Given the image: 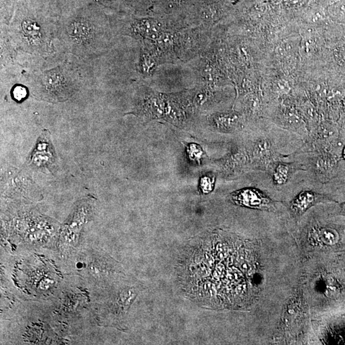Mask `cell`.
Returning <instances> with one entry per match:
<instances>
[{
  "instance_id": "5b68a950",
  "label": "cell",
  "mask_w": 345,
  "mask_h": 345,
  "mask_svg": "<svg viewBox=\"0 0 345 345\" xmlns=\"http://www.w3.org/2000/svg\"><path fill=\"white\" fill-rule=\"evenodd\" d=\"M196 0H156L152 15L186 26L185 20Z\"/></svg>"
},
{
  "instance_id": "8992f818",
  "label": "cell",
  "mask_w": 345,
  "mask_h": 345,
  "mask_svg": "<svg viewBox=\"0 0 345 345\" xmlns=\"http://www.w3.org/2000/svg\"><path fill=\"white\" fill-rule=\"evenodd\" d=\"M230 200L238 206L263 210L271 211L275 204L271 197L256 188H244L230 195Z\"/></svg>"
},
{
  "instance_id": "4fadbf2b",
  "label": "cell",
  "mask_w": 345,
  "mask_h": 345,
  "mask_svg": "<svg viewBox=\"0 0 345 345\" xmlns=\"http://www.w3.org/2000/svg\"><path fill=\"white\" fill-rule=\"evenodd\" d=\"M317 235L322 243L330 246L337 244L339 240V235L337 231L332 228H322L318 231Z\"/></svg>"
},
{
  "instance_id": "52a82bcc",
  "label": "cell",
  "mask_w": 345,
  "mask_h": 345,
  "mask_svg": "<svg viewBox=\"0 0 345 345\" xmlns=\"http://www.w3.org/2000/svg\"><path fill=\"white\" fill-rule=\"evenodd\" d=\"M106 5L126 13L151 12L156 0H103Z\"/></svg>"
},
{
  "instance_id": "8fae6325",
  "label": "cell",
  "mask_w": 345,
  "mask_h": 345,
  "mask_svg": "<svg viewBox=\"0 0 345 345\" xmlns=\"http://www.w3.org/2000/svg\"><path fill=\"white\" fill-rule=\"evenodd\" d=\"M294 167L289 163L278 162L274 163L272 169V177L274 185H285L291 178Z\"/></svg>"
},
{
  "instance_id": "ba28073f",
  "label": "cell",
  "mask_w": 345,
  "mask_h": 345,
  "mask_svg": "<svg viewBox=\"0 0 345 345\" xmlns=\"http://www.w3.org/2000/svg\"><path fill=\"white\" fill-rule=\"evenodd\" d=\"M322 195L313 190H304L297 195L290 203L293 214L301 215L317 204L323 201Z\"/></svg>"
},
{
  "instance_id": "3957f363",
  "label": "cell",
  "mask_w": 345,
  "mask_h": 345,
  "mask_svg": "<svg viewBox=\"0 0 345 345\" xmlns=\"http://www.w3.org/2000/svg\"><path fill=\"white\" fill-rule=\"evenodd\" d=\"M92 205L90 199H83L76 204L69 219L62 227L60 241L62 244H75L85 224L90 221Z\"/></svg>"
},
{
  "instance_id": "5bb4252c",
  "label": "cell",
  "mask_w": 345,
  "mask_h": 345,
  "mask_svg": "<svg viewBox=\"0 0 345 345\" xmlns=\"http://www.w3.org/2000/svg\"><path fill=\"white\" fill-rule=\"evenodd\" d=\"M187 152L190 160L196 162H199L203 156V150L199 145L196 144H190L188 147Z\"/></svg>"
},
{
  "instance_id": "d6986e66",
  "label": "cell",
  "mask_w": 345,
  "mask_h": 345,
  "mask_svg": "<svg viewBox=\"0 0 345 345\" xmlns=\"http://www.w3.org/2000/svg\"><path fill=\"white\" fill-rule=\"evenodd\" d=\"M343 157H344V158L345 160V148L344 149V151H343Z\"/></svg>"
},
{
  "instance_id": "ffe728a7",
  "label": "cell",
  "mask_w": 345,
  "mask_h": 345,
  "mask_svg": "<svg viewBox=\"0 0 345 345\" xmlns=\"http://www.w3.org/2000/svg\"><path fill=\"white\" fill-rule=\"evenodd\" d=\"M343 208H344V212L345 213V204L344 205V207H343Z\"/></svg>"
},
{
  "instance_id": "6da1fadb",
  "label": "cell",
  "mask_w": 345,
  "mask_h": 345,
  "mask_svg": "<svg viewBox=\"0 0 345 345\" xmlns=\"http://www.w3.org/2000/svg\"><path fill=\"white\" fill-rule=\"evenodd\" d=\"M74 255L72 271L98 287L110 285L115 276L122 274L118 263L103 251L83 249Z\"/></svg>"
},
{
  "instance_id": "7c38bea8",
  "label": "cell",
  "mask_w": 345,
  "mask_h": 345,
  "mask_svg": "<svg viewBox=\"0 0 345 345\" xmlns=\"http://www.w3.org/2000/svg\"><path fill=\"white\" fill-rule=\"evenodd\" d=\"M256 147L255 155L259 159L261 158L262 160L264 161L265 166L269 164L274 154L271 144L267 141H260Z\"/></svg>"
},
{
  "instance_id": "9c48e42d",
  "label": "cell",
  "mask_w": 345,
  "mask_h": 345,
  "mask_svg": "<svg viewBox=\"0 0 345 345\" xmlns=\"http://www.w3.org/2000/svg\"><path fill=\"white\" fill-rule=\"evenodd\" d=\"M210 121L214 128L228 133L237 130L241 126L240 116L236 113H216L211 116Z\"/></svg>"
},
{
  "instance_id": "e0dca14e",
  "label": "cell",
  "mask_w": 345,
  "mask_h": 345,
  "mask_svg": "<svg viewBox=\"0 0 345 345\" xmlns=\"http://www.w3.org/2000/svg\"><path fill=\"white\" fill-rule=\"evenodd\" d=\"M27 95V91L21 86H16L13 90V97L15 100L19 101L24 99Z\"/></svg>"
},
{
  "instance_id": "7a4b0ae2",
  "label": "cell",
  "mask_w": 345,
  "mask_h": 345,
  "mask_svg": "<svg viewBox=\"0 0 345 345\" xmlns=\"http://www.w3.org/2000/svg\"><path fill=\"white\" fill-rule=\"evenodd\" d=\"M26 165L32 170L44 172H53L57 167V157L49 131H43L38 137Z\"/></svg>"
},
{
  "instance_id": "30bf717a",
  "label": "cell",
  "mask_w": 345,
  "mask_h": 345,
  "mask_svg": "<svg viewBox=\"0 0 345 345\" xmlns=\"http://www.w3.org/2000/svg\"><path fill=\"white\" fill-rule=\"evenodd\" d=\"M160 64L161 61L155 52L145 47L141 53L139 64L141 73L145 76H152Z\"/></svg>"
},
{
  "instance_id": "9a60e30c",
  "label": "cell",
  "mask_w": 345,
  "mask_h": 345,
  "mask_svg": "<svg viewBox=\"0 0 345 345\" xmlns=\"http://www.w3.org/2000/svg\"><path fill=\"white\" fill-rule=\"evenodd\" d=\"M22 28H23L24 32L29 34V35H37L38 31H39V27L37 24V22L29 19L25 20L22 22Z\"/></svg>"
},
{
  "instance_id": "277c9868",
  "label": "cell",
  "mask_w": 345,
  "mask_h": 345,
  "mask_svg": "<svg viewBox=\"0 0 345 345\" xmlns=\"http://www.w3.org/2000/svg\"><path fill=\"white\" fill-rule=\"evenodd\" d=\"M29 8L47 15H67L89 4L91 0H20Z\"/></svg>"
},
{
  "instance_id": "2e32d148",
  "label": "cell",
  "mask_w": 345,
  "mask_h": 345,
  "mask_svg": "<svg viewBox=\"0 0 345 345\" xmlns=\"http://www.w3.org/2000/svg\"><path fill=\"white\" fill-rule=\"evenodd\" d=\"M215 180L214 177L204 176L201 180V189L204 193H208L214 189Z\"/></svg>"
},
{
  "instance_id": "ac0fdd59",
  "label": "cell",
  "mask_w": 345,
  "mask_h": 345,
  "mask_svg": "<svg viewBox=\"0 0 345 345\" xmlns=\"http://www.w3.org/2000/svg\"><path fill=\"white\" fill-rule=\"evenodd\" d=\"M278 85L280 90L285 91V92L287 90H289V87H288V84L287 81L281 80L278 83Z\"/></svg>"
}]
</instances>
